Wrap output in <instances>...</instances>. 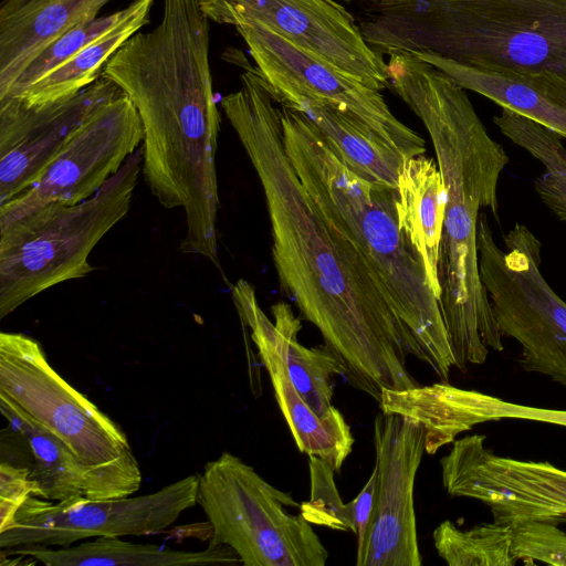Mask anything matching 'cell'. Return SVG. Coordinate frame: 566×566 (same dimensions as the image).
<instances>
[{"label":"cell","instance_id":"cell-1","mask_svg":"<svg viewBox=\"0 0 566 566\" xmlns=\"http://www.w3.org/2000/svg\"><path fill=\"white\" fill-rule=\"evenodd\" d=\"M275 94L256 67L221 99L263 189L281 289L338 360L344 379L377 402L419 386L407 357L424 353L358 250L325 219L292 166Z\"/></svg>","mask_w":566,"mask_h":566},{"label":"cell","instance_id":"cell-2","mask_svg":"<svg viewBox=\"0 0 566 566\" xmlns=\"http://www.w3.org/2000/svg\"><path fill=\"white\" fill-rule=\"evenodd\" d=\"M209 20L199 0H164L160 22L130 36L101 76L114 82L137 109L144 130L142 174L151 193L165 208L184 210L181 252L221 268L216 169L220 113L209 61Z\"/></svg>","mask_w":566,"mask_h":566},{"label":"cell","instance_id":"cell-3","mask_svg":"<svg viewBox=\"0 0 566 566\" xmlns=\"http://www.w3.org/2000/svg\"><path fill=\"white\" fill-rule=\"evenodd\" d=\"M388 57L390 85L429 133L446 187L440 308L454 367L464 371L504 349L480 274L476 227L481 208L499 216L497 182L509 157L451 76L413 53Z\"/></svg>","mask_w":566,"mask_h":566},{"label":"cell","instance_id":"cell-4","mask_svg":"<svg viewBox=\"0 0 566 566\" xmlns=\"http://www.w3.org/2000/svg\"><path fill=\"white\" fill-rule=\"evenodd\" d=\"M286 155L327 222L364 256L389 302L442 382L454 367L440 300L423 261L402 232L397 189L365 179L328 146L301 111L280 104Z\"/></svg>","mask_w":566,"mask_h":566},{"label":"cell","instance_id":"cell-5","mask_svg":"<svg viewBox=\"0 0 566 566\" xmlns=\"http://www.w3.org/2000/svg\"><path fill=\"white\" fill-rule=\"evenodd\" d=\"M358 24L380 55L455 62L566 80V0H363Z\"/></svg>","mask_w":566,"mask_h":566},{"label":"cell","instance_id":"cell-6","mask_svg":"<svg viewBox=\"0 0 566 566\" xmlns=\"http://www.w3.org/2000/svg\"><path fill=\"white\" fill-rule=\"evenodd\" d=\"M142 171L139 147L86 200L52 202L0 228L1 319L41 292L94 271L90 254L129 211Z\"/></svg>","mask_w":566,"mask_h":566},{"label":"cell","instance_id":"cell-7","mask_svg":"<svg viewBox=\"0 0 566 566\" xmlns=\"http://www.w3.org/2000/svg\"><path fill=\"white\" fill-rule=\"evenodd\" d=\"M0 392L74 453L85 476V497L134 495L142 470L125 432L50 365L40 343L0 333Z\"/></svg>","mask_w":566,"mask_h":566},{"label":"cell","instance_id":"cell-8","mask_svg":"<svg viewBox=\"0 0 566 566\" xmlns=\"http://www.w3.org/2000/svg\"><path fill=\"white\" fill-rule=\"evenodd\" d=\"M197 504L211 527L209 544L227 545L244 566H324L328 552L290 493L224 451L199 474Z\"/></svg>","mask_w":566,"mask_h":566},{"label":"cell","instance_id":"cell-9","mask_svg":"<svg viewBox=\"0 0 566 566\" xmlns=\"http://www.w3.org/2000/svg\"><path fill=\"white\" fill-rule=\"evenodd\" d=\"M494 241L484 213L479 214L476 248L482 282L504 336L521 346L520 365L566 386V302L541 272L539 240L524 224Z\"/></svg>","mask_w":566,"mask_h":566},{"label":"cell","instance_id":"cell-10","mask_svg":"<svg viewBox=\"0 0 566 566\" xmlns=\"http://www.w3.org/2000/svg\"><path fill=\"white\" fill-rule=\"evenodd\" d=\"M208 18L235 28L280 104L301 98L323 102L361 120L409 158L424 155V139L392 114L379 91L321 60L262 20L233 11Z\"/></svg>","mask_w":566,"mask_h":566},{"label":"cell","instance_id":"cell-11","mask_svg":"<svg viewBox=\"0 0 566 566\" xmlns=\"http://www.w3.org/2000/svg\"><path fill=\"white\" fill-rule=\"evenodd\" d=\"M198 484L196 473L138 496H77L54 502L31 495L19 510L15 523L0 533V548L69 547L87 538L161 533L197 504Z\"/></svg>","mask_w":566,"mask_h":566},{"label":"cell","instance_id":"cell-12","mask_svg":"<svg viewBox=\"0 0 566 566\" xmlns=\"http://www.w3.org/2000/svg\"><path fill=\"white\" fill-rule=\"evenodd\" d=\"M140 117L124 93L95 108L42 177L0 205V228L52 202L74 205L101 189L143 143Z\"/></svg>","mask_w":566,"mask_h":566},{"label":"cell","instance_id":"cell-13","mask_svg":"<svg viewBox=\"0 0 566 566\" xmlns=\"http://www.w3.org/2000/svg\"><path fill=\"white\" fill-rule=\"evenodd\" d=\"M485 439L468 434L452 442L440 460L444 490L481 501L501 523L566 520V470L547 461L499 455L485 447Z\"/></svg>","mask_w":566,"mask_h":566},{"label":"cell","instance_id":"cell-14","mask_svg":"<svg viewBox=\"0 0 566 566\" xmlns=\"http://www.w3.org/2000/svg\"><path fill=\"white\" fill-rule=\"evenodd\" d=\"M377 489L358 566H420L413 488L424 451L420 423L395 413L374 422Z\"/></svg>","mask_w":566,"mask_h":566},{"label":"cell","instance_id":"cell-15","mask_svg":"<svg viewBox=\"0 0 566 566\" xmlns=\"http://www.w3.org/2000/svg\"><path fill=\"white\" fill-rule=\"evenodd\" d=\"M207 15L233 11L262 20L287 39L380 91L390 85L387 63L365 40L352 13L334 0H199Z\"/></svg>","mask_w":566,"mask_h":566},{"label":"cell","instance_id":"cell-16","mask_svg":"<svg viewBox=\"0 0 566 566\" xmlns=\"http://www.w3.org/2000/svg\"><path fill=\"white\" fill-rule=\"evenodd\" d=\"M122 94L99 76L75 95L49 104L0 99V205L32 187L85 118Z\"/></svg>","mask_w":566,"mask_h":566},{"label":"cell","instance_id":"cell-17","mask_svg":"<svg viewBox=\"0 0 566 566\" xmlns=\"http://www.w3.org/2000/svg\"><path fill=\"white\" fill-rule=\"evenodd\" d=\"M231 293L242 326L251 329V338L270 376L277 406L300 452L318 457L335 472H340L354 444L343 415L337 409L327 417H319L296 391L273 338L272 321L261 308L254 287L240 279L231 285Z\"/></svg>","mask_w":566,"mask_h":566},{"label":"cell","instance_id":"cell-18","mask_svg":"<svg viewBox=\"0 0 566 566\" xmlns=\"http://www.w3.org/2000/svg\"><path fill=\"white\" fill-rule=\"evenodd\" d=\"M464 90L526 116L566 139V80L551 72L468 65L431 52H413Z\"/></svg>","mask_w":566,"mask_h":566},{"label":"cell","instance_id":"cell-19","mask_svg":"<svg viewBox=\"0 0 566 566\" xmlns=\"http://www.w3.org/2000/svg\"><path fill=\"white\" fill-rule=\"evenodd\" d=\"M111 0H2L0 98L30 62L76 24L92 20Z\"/></svg>","mask_w":566,"mask_h":566},{"label":"cell","instance_id":"cell-20","mask_svg":"<svg viewBox=\"0 0 566 566\" xmlns=\"http://www.w3.org/2000/svg\"><path fill=\"white\" fill-rule=\"evenodd\" d=\"M7 556L23 555L48 566H207L241 563L227 545L203 551H176L154 544H136L120 537H96L78 545L49 548L42 545L1 549Z\"/></svg>","mask_w":566,"mask_h":566},{"label":"cell","instance_id":"cell-21","mask_svg":"<svg viewBox=\"0 0 566 566\" xmlns=\"http://www.w3.org/2000/svg\"><path fill=\"white\" fill-rule=\"evenodd\" d=\"M446 187L438 164L424 155L407 159L397 185L399 226L421 256L439 297V253L446 213Z\"/></svg>","mask_w":566,"mask_h":566},{"label":"cell","instance_id":"cell-22","mask_svg":"<svg viewBox=\"0 0 566 566\" xmlns=\"http://www.w3.org/2000/svg\"><path fill=\"white\" fill-rule=\"evenodd\" d=\"M287 106L304 113L328 146L356 174L397 189L400 169L409 159L400 148L335 106L308 98H301Z\"/></svg>","mask_w":566,"mask_h":566},{"label":"cell","instance_id":"cell-23","mask_svg":"<svg viewBox=\"0 0 566 566\" xmlns=\"http://www.w3.org/2000/svg\"><path fill=\"white\" fill-rule=\"evenodd\" d=\"M154 3L155 0H133L125 17L112 29L12 98L38 106L73 96L94 83L115 52L149 23Z\"/></svg>","mask_w":566,"mask_h":566},{"label":"cell","instance_id":"cell-24","mask_svg":"<svg viewBox=\"0 0 566 566\" xmlns=\"http://www.w3.org/2000/svg\"><path fill=\"white\" fill-rule=\"evenodd\" d=\"M0 410L30 451L34 495L54 502L85 496L83 470L65 443L1 392Z\"/></svg>","mask_w":566,"mask_h":566},{"label":"cell","instance_id":"cell-25","mask_svg":"<svg viewBox=\"0 0 566 566\" xmlns=\"http://www.w3.org/2000/svg\"><path fill=\"white\" fill-rule=\"evenodd\" d=\"M271 312L272 335L293 386L317 416L332 415L337 410L333 406V378L343 376L338 360L325 345L308 348L298 342L301 319L287 303H275Z\"/></svg>","mask_w":566,"mask_h":566},{"label":"cell","instance_id":"cell-26","mask_svg":"<svg viewBox=\"0 0 566 566\" xmlns=\"http://www.w3.org/2000/svg\"><path fill=\"white\" fill-rule=\"evenodd\" d=\"M493 122L505 137L543 164L545 171L534 180V189L545 206L566 221V148L562 137L504 107Z\"/></svg>","mask_w":566,"mask_h":566},{"label":"cell","instance_id":"cell-27","mask_svg":"<svg viewBox=\"0 0 566 566\" xmlns=\"http://www.w3.org/2000/svg\"><path fill=\"white\" fill-rule=\"evenodd\" d=\"M433 544L449 566H513V525L492 521L460 530L449 520L433 531Z\"/></svg>","mask_w":566,"mask_h":566},{"label":"cell","instance_id":"cell-28","mask_svg":"<svg viewBox=\"0 0 566 566\" xmlns=\"http://www.w3.org/2000/svg\"><path fill=\"white\" fill-rule=\"evenodd\" d=\"M126 13L127 7L109 14L97 15L92 20L83 21L64 32L30 62L17 78L9 93L2 98L17 96L33 85L84 46L112 29Z\"/></svg>","mask_w":566,"mask_h":566},{"label":"cell","instance_id":"cell-29","mask_svg":"<svg viewBox=\"0 0 566 566\" xmlns=\"http://www.w3.org/2000/svg\"><path fill=\"white\" fill-rule=\"evenodd\" d=\"M311 496L301 503L303 517L311 524L356 533L354 501L344 504L334 481V469L324 460L308 455Z\"/></svg>","mask_w":566,"mask_h":566},{"label":"cell","instance_id":"cell-30","mask_svg":"<svg viewBox=\"0 0 566 566\" xmlns=\"http://www.w3.org/2000/svg\"><path fill=\"white\" fill-rule=\"evenodd\" d=\"M462 413L468 428L502 419H517L566 427V410L524 406L478 390L464 389Z\"/></svg>","mask_w":566,"mask_h":566},{"label":"cell","instance_id":"cell-31","mask_svg":"<svg viewBox=\"0 0 566 566\" xmlns=\"http://www.w3.org/2000/svg\"><path fill=\"white\" fill-rule=\"evenodd\" d=\"M513 555L525 564L566 566V532L556 522L527 521L513 525Z\"/></svg>","mask_w":566,"mask_h":566},{"label":"cell","instance_id":"cell-32","mask_svg":"<svg viewBox=\"0 0 566 566\" xmlns=\"http://www.w3.org/2000/svg\"><path fill=\"white\" fill-rule=\"evenodd\" d=\"M31 469L2 461L0 465V533L10 528L27 500L35 494Z\"/></svg>","mask_w":566,"mask_h":566},{"label":"cell","instance_id":"cell-33","mask_svg":"<svg viewBox=\"0 0 566 566\" xmlns=\"http://www.w3.org/2000/svg\"><path fill=\"white\" fill-rule=\"evenodd\" d=\"M377 489V470L374 468L369 479L366 484L358 493V495L353 500L355 505V525L357 536V553H356V565L360 563L364 549L366 545V539L368 536L374 501L376 496Z\"/></svg>","mask_w":566,"mask_h":566},{"label":"cell","instance_id":"cell-34","mask_svg":"<svg viewBox=\"0 0 566 566\" xmlns=\"http://www.w3.org/2000/svg\"><path fill=\"white\" fill-rule=\"evenodd\" d=\"M342 1H353V0H342Z\"/></svg>","mask_w":566,"mask_h":566}]
</instances>
